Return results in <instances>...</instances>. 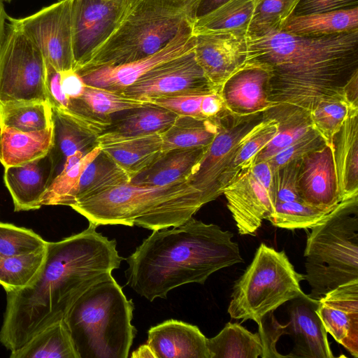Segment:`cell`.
Listing matches in <instances>:
<instances>
[{"mask_svg": "<svg viewBox=\"0 0 358 358\" xmlns=\"http://www.w3.org/2000/svg\"><path fill=\"white\" fill-rule=\"evenodd\" d=\"M90 223L84 231L47 242L41 270L27 286L6 292L0 342L11 351L21 348L47 326L64 320L90 287L118 268L123 257L116 241Z\"/></svg>", "mask_w": 358, "mask_h": 358, "instance_id": "obj_1", "label": "cell"}, {"mask_svg": "<svg viewBox=\"0 0 358 358\" xmlns=\"http://www.w3.org/2000/svg\"><path fill=\"white\" fill-rule=\"evenodd\" d=\"M246 61L269 65L270 101L308 111L322 99L342 96V89L358 70V30L321 36L274 31L246 35Z\"/></svg>", "mask_w": 358, "mask_h": 358, "instance_id": "obj_2", "label": "cell"}, {"mask_svg": "<svg viewBox=\"0 0 358 358\" xmlns=\"http://www.w3.org/2000/svg\"><path fill=\"white\" fill-rule=\"evenodd\" d=\"M234 234L214 224L189 218L172 229L154 230L126 261L127 285L150 301L243 262Z\"/></svg>", "mask_w": 358, "mask_h": 358, "instance_id": "obj_3", "label": "cell"}, {"mask_svg": "<svg viewBox=\"0 0 358 358\" xmlns=\"http://www.w3.org/2000/svg\"><path fill=\"white\" fill-rule=\"evenodd\" d=\"M208 203L189 180L164 186L124 183L72 205L90 223L138 226L150 230L178 227Z\"/></svg>", "mask_w": 358, "mask_h": 358, "instance_id": "obj_4", "label": "cell"}, {"mask_svg": "<svg viewBox=\"0 0 358 358\" xmlns=\"http://www.w3.org/2000/svg\"><path fill=\"white\" fill-rule=\"evenodd\" d=\"M134 308L111 274L84 292L64 318L79 358H127Z\"/></svg>", "mask_w": 358, "mask_h": 358, "instance_id": "obj_5", "label": "cell"}, {"mask_svg": "<svg viewBox=\"0 0 358 358\" xmlns=\"http://www.w3.org/2000/svg\"><path fill=\"white\" fill-rule=\"evenodd\" d=\"M198 0H141L76 71L114 66L163 49L187 20L194 21Z\"/></svg>", "mask_w": 358, "mask_h": 358, "instance_id": "obj_6", "label": "cell"}, {"mask_svg": "<svg viewBox=\"0 0 358 358\" xmlns=\"http://www.w3.org/2000/svg\"><path fill=\"white\" fill-rule=\"evenodd\" d=\"M310 229L303 254L305 280L310 287L308 296L319 299L358 279V196L341 201Z\"/></svg>", "mask_w": 358, "mask_h": 358, "instance_id": "obj_7", "label": "cell"}, {"mask_svg": "<svg viewBox=\"0 0 358 358\" xmlns=\"http://www.w3.org/2000/svg\"><path fill=\"white\" fill-rule=\"evenodd\" d=\"M303 280L305 275L295 271L285 251L262 243L235 282L227 312L233 319L252 320L260 327L267 314L304 294Z\"/></svg>", "mask_w": 358, "mask_h": 358, "instance_id": "obj_8", "label": "cell"}, {"mask_svg": "<svg viewBox=\"0 0 358 358\" xmlns=\"http://www.w3.org/2000/svg\"><path fill=\"white\" fill-rule=\"evenodd\" d=\"M47 68L39 49L15 20L8 17L0 53V103L48 101Z\"/></svg>", "mask_w": 358, "mask_h": 358, "instance_id": "obj_9", "label": "cell"}, {"mask_svg": "<svg viewBox=\"0 0 358 358\" xmlns=\"http://www.w3.org/2000/svg\"><path fill=\"white\" fill-rule=\"evenodd\" d=\"M263 119V112L240 116L227 110L217 117V133L189 180L208 202L222 194L224 176L241 143Z\"/></svg>", "mask_w": 358, "mask_h": 358, "instance_id": "obj_10", "label": "cell"}, {"mask_svg": "<svg viewBox=\"0 0 358 358\" xmlns=\"http://www.w3.org/2000/svg\"><path fill=\"white\" fill-rule=\"evenodd\" d=\"M214 92L218 91L205 76L193 49L152 69L121 94L150 101L174 96L206 95Z\"/></svg>", "mask_w": 358, "mask_h": 358, "instance_id": "obj_11", "label": "cell"}, {"mask_svg": "<svg viewBox=\"0 0 358 358\" xmlns=\"http://www.w3.org/2000/svg\"><path fill=\"white\" fill-rule=\"evenodd\" d=\"M73 0H59L15 22L39 49L45 62L61 72L74 69Z\"/></svg>", "mask_w": 358, "mask_h": 358, "instance_id": "obj_12", "label": "cell"}, {"mask_svg": "<svg viewBox=\"0 0 358 358\" xmlns=\"http://www.w3.org/2000/svg\"><path fill=\"white\" fill-rule=\"evenodd\" d=\"M141 0H73L74 69L87 59Z\"/></svg>", "mask_w": 358, "mask_h": 358, "instance_id": "obj_13", "label": "cell"}, {"mask_svg": "<svg viewBox=\"0 0 358 358\" xmlns=\"http://www.w3.org/2000/svg\"><path fill=\"white\" fill-rule=\"evenodd\" d=\"M193 22L187 20L174 38L163 49L132 62L76 71L87 85L122 93L148 71L194 49Z\"/></svg>", "mask_w": 358, "mask_h": 358, "instance_id": "obj_14", "label": "cell"}, {"mask_svg": "<svg viewBox=\"0 0 358 358\" xmlns=\"http://www.w3.org/2000/svg\"><path fill=\"white\" fill-rule=\"evenodd\" d=\"M246 34L230 30L194 34L196 60L215 90L246 62Z\"/></svg>", "mask_w": 358, "mask_h": 358, "instance_id": "obj_15", "label": "cell"}, {"mask_svg": "<svg viewBox=\"0 0 358 358\" xmlns=\"http://www.w3.org/2000/svg\"><path fill=\"white\" fill-rule=\"evenodd\" d=\"M272 76L269 65L246 61L220 88L226 109L232 114L245 116L275 106L269 99Z\"/></svg>", "mask_w": 358, "mask_h": 358, "instance_id": "obj_16", "label": "cell"}, {"mask_svg": "<svg viewBox=\"0 0 358 358\" xmlns=\"http://www.w3.org/2000/svg\"><path fill=\"white\" fill-rule=\"evenodd\" d=\"M251 164L242 169L222 192L241 235L254 234L275 210L272 194L253 176Z\"/></svg>", "mask_w": 358, "mask_h": 358, "instance_id": "obj_17", "label": "cell"}, {"mask_svg": "<svg viewBox=\"0 0 358 358\" xmlns=\"http://www.w3.org/2000/svg\"><path fill=\"white\" fill-rule=\"evenodd\" d=\"M326 331L358 357V279L341 285L318 299L316 309Z\"/></svg>", "mask_w": 358, "mask_h": 358, "instance_id": "obj_18", "label": "cell"}, {"mask_svg": "<svg viewBox=\"0 0 358 358\" xmlns=\"http://www.w3.org/2000/svg\"><path fill=\"white\" fill-rule=\"evenodd\" d=\"M298 192L301 201L322 209L335 208L345 199L339 194L331 146L326 144L301 159Z\"/></svg>", "mask_w": 358, "mask_h": 358, "instance_id": "obj_19", "label": "cell"}, {"mask_svg": "<svg viewBox=\"0 0 358 358\" xmlns=\"http://www.w3.org/2000/svg\"><path fill=\"white\" fill-rule=\"evenodd\" d=\"M291 301L288 308L289 320L285 324V331L293 338L294 345L287 357H335L327 332L316 311L318 299L304 294Z\"/></svg>", "mask_w": 358, "mask_h": 358, "instance_id": "obj_20", "label": "cell"}, {"mask_svg": "<svg viewBox=\"0 0 358 358\" xmlns=\"http://www.w3.org/2000/svg\"><path fill=\"white\" fill-rule=\"evenodd\" d=\"M54 147L65 159L77 151L85 155L98 146V136L112 123L110 116L90 112L73 113L68 109L52 108Z\"/></svg>", "mask_w": 358, "mask_h": 358, "instance_id": "obj_21", "label": "cell"}, {"mask_svg": "<svg viewBox=\"0 0 358 358\" xmlns=\"http://www.w3.org/2000/svg\"><path fill=\"white\" fill-rule=\"evenodd\" d=\"M98 145L131 178L155 162L164 152L162 134L124 136L105 131L98 136Z\"/></svg>", "mask_w": 358, "mask_h": 358, "instance_id": "obj_22", "label": "cell"}, {"mask_svg": "<svg viewBox=\"0 0 358 358\" xmlns=\"http://www.w3.org/2000/svg\"><path fill=\"white\" fill-rule=\"evenodd\" d=\"M50 152L46 156L18 166L4 169L3 181L14 205L15 211L36 210L55 174Z\"/></svg>", "mask_w": 358, "mask_h": 358, "instance_id": "obj_23", "label": "cell"}, {"mask_svg": "<svg viewBox=\"0 0 358 358\" xmlns=\"http://www.w3.org/2000/svg\"><path fill=\"white\" fill-rule=\"evenodd\" d=\"M206 340L197 326L171 319L148 330L147 344L155 358H210Z\"/></svg>", "mask_w": 358, "mask_h": 358, "instance_id": "obj_24", "label": "cell"}, {"mask_svg": "<svg viewBox=\"0 0 358 358\" xmlns=\"http://www.w3.org/2000/svg\"><path fill=\"white\" fill-rule=\"evenodd\" d=\"M332 150L341 198L358 196V108H349Z\"/></svg>", "mask_w": 358, "mask_h": 358, "instance_id": "obj_25", "label": "cell"}, {"mask_svg": "<svg viewBox=\"0 0 358 358\" xmlns=\"http://www.w3.org/2000/svg\"><path fill=\"white\" fill-rule=\"evenodd\" d=\"M207 148H176L164 152L150 166L132 178L131 182L164 186L180 180L189 181Z\"/></svg>", "mask_w": 358, "mask_h": 358, "instance_id": "obj_26", "label": "cell"}, {"mask_svg": "<svg viewBox=\"0 0 358 358\" xmlns=\"http://www.w3.org/2000/svg\"><path fill=\"white\" fill-rule=\"evenodd\" d=\"M54 141V124L47 130L34 132L0 129V162L4 169L32 162L50 153Z\"/></svg>", "mask_w": 358, "mask_h": 358, "instance_id": "obj_27", "label": "cell"}, {"mask_svg": "<svg viewBox=\"0 0 358 358\" xmlns=\"http://www.w3.org/2000/svg\"><path fill=\"white\" fill-rule=\"evenodd\" d=\"M275 120L278 131L271 141L256 155L253 163L268 161L313 128L310 112L286 103H278L263 112Z\"/></svg>", "mask_w": 358, "mask_h": 358, "instance_id": "obj_28", "label": "cell"}, {"mask_svg": "<svg viewBox=\"0 0 358 358\" xmlns=\"http://www.w3.org/2000/svg\"><path fill=\"white\" fill-rule=\"evenodd\" d=\"M358 30V6L334 11L292 15L282 31L303 36H321Z\"/></svg>", "mask_w": 358, "mask_h": 358, "instance_id": "obj_29", "label": "cell"}, {"mask_svg": "<svg viewBox=\"0 0 358 358\" xmlns=\"http://www.w3.org/2000/svg\"><path fill=\"white\" fill-rule=\"evenodd\" d=\"M10 358H79L64 320L54 322L36 333Z\"/></svg>", "mask_w": 358, "mask_h": 358, "instance_id": "obj_30", "label": "cell"}, {"mask_svg": "<svg viewBox=\"0 0 358 358\" xmlns=\"http://www.w3.org/2000/svg\"><path fill=\"white\" fill-rule=\"evenodd\" d=\"M210 358H265L259 331L252 333L238 323L228 322L215 336L207 338Z\"/></svg>", "mask_w": 358, "mask_h": 358, "instance_id": "obj_31", "label": "cell"}, {"mask_svg": "<svg viewBox=\"0 0 358 358\" xmlns=\"http://www.w3.org/2000/svg\"><path fill=\"white\" fill-rule=\"evenodd\" d=\"M52 106L48 101L22 100L0 103V129L23 132L47 130L53 126Z\"/></svg>", "mask_w": 358, "mask_h": 358, "instance_id": "obj_32", "label": "cell"}, {"mask_svg": "<svg viewBox=\"0 0 358 358\" xmlns=\"http://www.w3.org/2000/svg\"><path fill=\"white\" fill-rule=\"evenodd\" d=\"M217 130V117L210 119L178 115L172 125L162 134V151L208 146Z\"/></svg>", "mask_w": 358, "mask_h": 358, "instance_id": "obj_33", "label": "cell"}, {"mask_svg": "<svg viewBox=\"0 0 358 358\" xmlns=\"http://www.w3.org/2000/svg\"><path fill=\"white\" fill-rule=\"evenodd\" d=\"M112 123L106 131L124 136H142L162 134L173 123L177 115L152 103L129 110Z\"/></svg>", "mask_w": 358, "mask_h": 358, "instance_id": "obj_34", "label": "cell"}, {"mask_svg": "<svg viewBox=\"0 0 358 358\" xmlns=\"http://www.w3.org/2000/svg\"><path fill=\"white\" fill-rule=\"evenodd\" d=\"M129 182L130 177L101 150L82 173L71 206L82 199Z\"/></svg>", "mask_w": 358, "mask_h": 358, "instance_id": "obj_35", "label": "cell"}, {"mask_svg": "<svg viewBox=\"0 0 358 358\" xmlns=\"http://www.w3.org/2000/svg\"><path fill=\"white\" fill-rule=\"evenodd\" d=\"M257 5L255 0H229L193 22V34L244 30L247 32Z\"/></svg>", "mask_w": 358, "mask_h": 358, "instance_id": "obj_36", "label": "cell"}, {"mask_svg": "<svg viewBox=\"0 0 358 358\" xmlns=\"http://www.w3.org/2000/svg\"><path fill=\"white\" fill-rule=\"evenodd\" d=\"M45 255L46 248L24 255L0 257V285L6 292L27 286L41 270Z\"/></svg>", "mask_w": 358, "mask_h": 358, "instance_id": "obj_37", "label": "cell"}, {"mask_svg": "<svg viewBox=\"0 0 358 358\" xmlns=\"http://www.w3.org/2000/svg\"><path fill=\"white\" fill-rule=\"evenodd\" d=\"M277 131V122L272 118L264 116V119L248 132L241 143L224 176L222 189L242 169L252 164L256 155L271 141Z\"/></svg>", "mask_w": 358, "mask_h": 358, "instance_id": "obj_38", "label": "cell"}, {"mask_svg": "<svg viewBox=\"0 0 358 358\" xmlns=\"http://www.w3.org/2000/svg\"><path fill=\"white\" fill-rule=\"evenodd\" d=\"M150 103L127 96L121 93L86 85L83 94L79 99L70 100L68 108L75 106L97 115L110 116L112 114L140 108Z\"/></svg>", "mask_w": 358, "mask_h": 358, "instance_id": "obj_39", "label": "cell"}, {"mask_svg": "<svg viewBox=\"0 0 358 358\" xmlns=\"http://www.w3.org/2000/svg\"><path fill=\"white\" fill-rule=\"evenodd\" d=\"M101 151L98 145L85 155L74 166L61 170L52 180L41 201L43 206H68L73 203V196L82 173Z\"/></svg>", "mask_w": 358, "mask_h": 358, "instance_id": "obj_40", "label": "cell"}, {"mask_svg": "<svg viewBox=\"0 0 358 358\" xmlns=\"http://www.w3.org/2000/svg\"><path fill=\"white\" fill-rule=\"evenodd\" d=\"M336 207L322 209L303 201L281 202L275 205L274 212L268 220L273 226L280 228L310 229L324 220Z\"/></svg>", "mask_w": 358, "mask_h": 358, "instance_id": "obj_41", "label": "cell"}, {"mask_svg": "<svg viewBox=\"0 0 358 358\" xmlns=\"http://www.w3.org/2000/svg\"><path fill=\"white\" fill-rule=\"evenodd\" d=\"M349 107L341 95H335L320 99L310 110L313 127L332 148L334 136L343 124Z\"/></svg>", "mask_w": 358, "mask_h": 358, "instance_id": "obj_42", "label": "cell"}, {"mask_svg": "<svg viewBox=\"0 0 358 358\" xmlns=\"http://www.w3.org/2000/svg\"><path fill=\"white\" fill-rule=\"evenodd\" d=\"M296 7L295 0H262L256 7L246 35L259 36L282 30Z\"/></svg>", "mask_w": 358, "mask_h": 358, "instance_id": "obj_43", "label": "cell"}, {"mask_svg": "<svg viewBox=\"0 0 358 358\" xmlns=\"http://www.w3.org/2000/svg\"><path fill=\"white\" fill-rule=\"evenodd\" d=\"M47 242L31 229L0 222V257L41 250L46 248Z\"/></svg>", "mask_w": 358, "mask_h": 358, "instance_id": "obj_44", "label": "cell"}, {"mask_svg": "<svg viewBox=\"0 0 358 358\" xmlns=\"http://www.w3.org/2000/svg\"><path fill=\"white\" fill-rule=\"evenodd\" d=\"M321 135L313 127L299 139L274 155L268 162L271 171L286 164L302 159L308 153L326 145Z\"/></svg>", "mask_w": 358, "mask_h": 358, "instance_id": "obj_45", "label": "cell"}, {"mask_svg": "<svg viewBox=\"0 0 358 358\" xmlns=\"http://www.w3.org/2000/svg\"><path fill=\"white\" fill-rule=\"evenodd\" d=\"M301 159L290 162L272 171L275 205L288 201H301L298 192V176Z\"/></svg>", "mask_w": 358, "mask_h": 358, "instance_id": "obj_46", "label": "cell"}, {"mask_svg": "<svg viewBox=\"0 0 358 358\" xmlns=\"http://www.w3.org/2000/svg\"><path fill=\"white\" fill-rule=\"evenodd\" d=\"M204 95H181L151 100L150 102L166 108L177 115L204 118L201 103Z\"/></svg>", "mask_w": 358, "mask_h": 358, "instance_id": "obj_47", "label": "cell"}, {"mask_svg": "<svg viewBox=\"0 0 358 358\" xmlns=\"http://www.w3.org/2000/svg\"><path fill=\"white\" fill-rule=\"evenodd\" d=\"M358 0H301L293 15L334 11L357 6Z\"/></svg>", "mask_w": 358, "mask_h": 358, "instance_id": "obj_48", "label": "cell"}, {"mask_svg": "<svg viewBox=\"0 0 358 358\" xmlns=\"http://www.w3.org/2000/svg\"><path fill=\"white\" fill-rule=\"evenodd\" d=\"M46 68V91L48 101L52 108L66 109L70 100L62 90L60 72L47 62Z\"/></svg>", "mask_w": 358, "mask_h": 358, "instance_id": "obj_49", "label": "cell"}, {"mask_svg": "<svg viewBox=\"0 0 358 358\" xmlns=\"http://www.w3.org/2000/svg\"><path fill=\"white\" fill-rule=\"evenodd\" d=\"M61 85L69 100L79 99L86 87L82 77L73 69L60 72Z\"/></svg>", "mask_w": 358, "mask_h": 358, "instance_id": "obj_50", "label": "cell"}, {"mask_svg": "<svg viewBox=\"0 0 358 358\" xmlns=\"http://www.w3.org/2000/svg\"><path fill=\"white\" fill-rule=\"evenodd\" d=\"M226 110L223 99L219 92L203 96L201 103V113L204 118H216Z\"/></svg>", "mask_w": 358, "mask_h": 358, "instance_id": "obj_51", "label": "cell"}, {"mask_svg": "<svg viewBox=\"0 0 358 358\" xmlns=\"http://www.w3.org/2000/svg\"><path fill=\"white\" fill-rule=\"evenodd\" d=\"M341 94L349 108H358V70L343 85Z\"/></svg>", "mask_w": 358, "mask_h": 358, "instance_id": "obj_52", "label": "cell"}, {"mask_svg": "<svg viewBox=\"0 0 358 358\" xmlns=\"http://www.w3.org/2000/svg\"><path fill=\"white\" fill-rule=\"evenodd\" d=\"M228 1L229 0H199L194 11V20L211 12Z\"/></svg>", "mask_w": 358, "mask_h": 358, "instance_id": "obj_53", "label": "cell"}, {"mask_svg": "<svg viewBox=\"0 0 358 358\" xmlns=\"http://www.w3.org/2000/svg\"><path fill=\"white\" fill-rule=\"evenodd\" d=\"M8 17V15L5 10L3 0H0V53L4 40Z\"/></svg>", "mask_w": 358, "mask_h": 358, "instance_id": "obj_54", "label": "cell"}, {"mask_svg": "<svg viewBox=\"0 0 358 358\" xmlns=\"http://www.w3.org/2000/svg\"><path fill=\"white\" fill-rule=\"evenodd\" d=\"M134 358H155V356L150 346L146 343L141 345L136 350L131 354Z\"/></svg>", "mask_w": 358, "mask_h": 358, "instance_id": "obj_55", "label": "cell"}, {"mask_svg": "<svg viewBox=\"0 0 358 358\" xmlns=\"http://www.w3.org/2000/svg\"><path fill=\"white\" fill-rule=\"evenodd\" d=\"M261 1H262V0H258V1H257V5H258V3H259ZM300 1H301V0H295L296 3V6H297V4L299 3V2Z\"/></svg>", "mask_w": 358, "mask_h": 358, "instance_id": "obj_56", "label": "cell"}, {"mask_svg": "<svg viewBox=\"0 0 358 358\" xmlns=\"http://www.w3.org/2000/svg\"><path fill=\"white\" fill-rule=\"evenodd\" d=\"M257 1H258V0H255L256 5H257Z\"/></svg>", "mask_w": 358, "mask_h": 358, "instance_id": "obj_57", "label": "cell"}, {"mask_svg": "<svg viewBox=\"0 0 358 358\" xmlns=\"http://www.w3.org/2000/svg\"><path fill=\"white\" fill-rule=\"evenodd\" d=\"M3 1H10V0H3Z\"/></svg>", "mask_w": 358, "mask_h": 358, "instance_id": "obj_58", "label": "cell"}]
</instances>
